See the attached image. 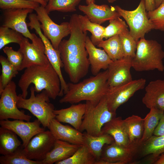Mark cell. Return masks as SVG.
<instances>
[{
	"mask_svg": "<svg viewBox=\"0 0 164 164\" xmlns=\"http://www.w3.org/2000/svg\"><path fill=\"white\" fill-rule=\"evenodd\" d=\"M69 22L70 37L61 41L58 50L64 70L71 82L75 83L87 75L90 66L85 48L87 32L82 31L78 15H72Z\"/></svg>",
	"mask_w": 164,
	"mask_h": 164,
	"instance_id": "1",
	"label": "cell"
},
{
	"mask_svg": "<svg viewBox=\"0 0 164 164\" xmlns=\"http://www.w3.org/2000/svg\"><path fill=\"white\" fill-rule=\"evenodd\" d=\"M31 84H34L36 92L45 90L50 98L53 100L60 96V80L50 63L47 66L35 65L26 68L18 83L23 98H26L28 89Z\"/></svg>",
	"mask_w": 164,
	"mask_h": 164,
	"instance_id": "2",
	"label": "cell"
},
{
	"mask_svg": "<svg viewBox=\"0 0 164 164\" xmlns=\"http://www.w3.org/2000/svg\"><path fill=\"white\" fill-rule=\"evenodd\" d=\"M108 73L107 70L80 82L68 83L67 91L60 103L73 104L84 101H98L107 94L109 89Z\"/></svg>",
	"mask_w": 164,
	"mask_h": 164,
	"instance_id": "3",
	"label": "cell"
},
{
	"mask_svg": "<svg viewBox=\"0 0 164 164\" xmlns=\"http://www.w3.org/2000/svg\"><path fill=\"white\" fill-rule=\"evenodd\" d=\"M164 51L161 45L154 40L140 39L137 43L135 54L132 60V67L141 72L157 70H164Z\"/></svg>",
	"mask_w": 164,
	"mask_h": 164,
	"instance_id": "4",
	"label": "cell"
},
{
	"mask_svg": "<svg viewBox=\"0 0 164 164\" xmlns=\"http://www.w3.org/2000/svg\"><path fill=\"white\" fill-rule=\"evenodd\" d=\"M85 104V112L79 130L92 135H100L102 134L103 126L116 117V113L109 109L106 95L98 101H87Z\"/></svg>",
	"mask_w": 164,
	"mask_h": 164,
	"instance_id": "5",
	"label": "cell"
},
{
	"mask_svg": "<svg viewBox=\"0 0 164 164\" xmlns=\"http://www.w3.org/2000/svg\"><path fill=\"white\" fill-rule=\"evenodd\" d=\"M30 96L28 99L18 95L17 106L19 108L26 109L35 116L41 122L43 127L48 128L51 121L55 118V108L50 102V98L45 90L35 94L34 87L30 88Z\"/></svg>",
	"mask_w": 164,
	"mask_h": 164,
	"instance_id": "6",
	"label": "cell"
},
{
	"mask_svg": "<svg viewBox=\"0 0 164 164\" xmlns=\"http://www.w3.org/2000/svg\"><path fill=\"white\" fill-rule=\"evenodd\" d=\"M142 143L141 141L127 145L117 144L114 142L105 144L103 148L100 159L95 164H127L136 163L140 155Z\"/></svg>",
	"mask_w": 164,
	"mask_h": 164,
	"instance_id": "7",
	"label": "cell"
},
{
	"mask_svg": "<svg viewBox=\"0 0 164 164\" xmlns=\"http://www.w3.org/2000/svg\"><path fill=\"white\" fill-rule=\"evenodd\" d=\"M114 7L120 16L126 21L131 35L137 42L145 38L146 34L154 29V26L147 16L145 0H140L137 8L132 11L123 9L118 5Z\"/></svg>",
	"mask_w": 164,
	"mask_h": 164,
	"instance_id": "8",
	"label": "cell"
},
{
	"mask_svg": "<svg viewBox=\"0 0 164 164\" xmlns=\"http://www.w3.org/2000/svg\"><path fill=\"white\" fill-rule=\"evenodd\" d=\"M34 10L36 12L37 19L41 23L40 27L43 33L50 40L53 48L58 50L62 39L71 33L70 22H63L60 25L56 24L49 16L45 7L42 5Z\"/></svg>",
	"mask_w": 164,
	"mask_h": 164,
	"instance_id": "9",
	"label": "cell"
},
{
	"mask_svg": "<svg viewBox=\"0 0 164 164\" xmlns=\"http://www.w3.org/2000/svg\"><path fill=\"white\" fill-rule=\"evenodd\" d=\"M31 41L30 43L28 38L24 37L19 44V50L23 56L20 71L33 66H47L50 63L41 39L34 33V37Z\"/></svg>",
	"mask_w": 164,
	"mask_h": 164,
	"instance_id": "10",
	"label": "cell"
},
{
	"mask_svg": "<svg viewBox=\"0 0 164 164\" xmlns=\"http://www.w3.org/2000/svg\"><path fill=\"white\" fill-rule=\"evenodd\" d=\"M29 22L27 26L30 29H34L43 41L45 47V53L50 64L58 73L61 82L60 96H63L67 91L68 85L63 78L61 68L63 67L60 53L59 50L55 49L50 40L43 33L40 27V23L37 19L36 14L31 13L29 15Z\"/></svg>",
	"mask_w": 164,
	"mask_h": 164,
	"instance_id": "11",
	"label": "cell"
},
{
	"mask_svg": "<svg viewBox=\"0 0 164 164\" xmlns=\"http://www.w3.org/2000/svg\"><path fill=\"white\" fill-rule=\"evenodd\" d=\"M16 88L15 84L12 80L0 94V120L12 119L30 121L32 118L24 111L19 109L17 106L19 96Z\"/></svg>",
	"mask_w": 164,
	"mask_h": 164,
	"instance_id": "12",
	"label": "cell"
},
{
	"mask_svg": "<svg viewBox=\"0 0 164 164\" xmlns=\"http://www.w3.org/2000/svg\"><path fill=\"white\" fill-rule=\"evenodd\" d=\"M146 80H132L120 85L109 87L106 96L109 109L116 113L117 109L126 102L137 91L143 89Z\"/></svg>",
	"mask_w": 164,
	"mask_h": 164,
	"instance_id": "13",
	"label": "cell"
},
{
	"mask_svg": "<svg viewBox=\"0 0 164 164\" xmlns=\"http://www.w3.org/2000/svg\"><path fill=\"white\" fill-rule=\"evenodd\" d=\"M56 140L50 130L36 134L24 148L26 156L29 159L42 162L52 149Z\"/></svg>",
	"mask_w": 164,
	"mask_h": 164,
	"instance_id": "14",
	"label": "cell"
},
{
	"mask_svg": "<svg viewBox=\"0 0 164 164\" xmlns=\"http://www.w3.org/2000/svg\"><path fill=\"white\" fill-rule=\"evenodd\" d=\"M41 125L37 119L32 122L18 119L0 121L1 127L12 131L21 138L24 148L34 136L45 130V128L41 127Z\"/></svg>",
	"mask_w": 164,
	"mask_h": 164,
	"instance_id": "15",
	"label": "cell"
},
{
	"mask_svg": "<svg viewBox=\"0 0 164 164\" xmlns=\"http://www.w3.org/2000/svg\"><path fill=\"white\" fill-rule=\"evenodd\" d=\"M33 10L29 8L3 10L2 26L14 30L32 40L34 33L29 31L26 19L28 14L32 13Z\"/></svg>",
	"mask_w": 164,
	"mask_h": 164,
	"instance_id": "16",
	"label": "cell"
},
{
	"mask_svg": "<svg viewBox=\"0 0 164 164\" xmlns=\"http://www.w3.org/2000/svg\"><path fill=\"white\" fill-rule=\"evenodd\" d=\"M132 58H123L112 62L108 69V83L109 87L117 86L132 80L130 72Z\"/></svg>",
	"mask_w": 164,
	"mask_h": 164,
	"instance_id": "17",
	"label": "cell"
},
{
	"mask_svg": "<svg viewBox=\"0 0 164 164\" xmlns=\"http://www.w3.org/2000/svg\"><path fill=\"white\" fill-rule=\"evenodd\" d=\"M85 48L93 75L97 74L102 69L106 70L108 69L113 61L104 50L96 47L87 36L85 40Z\"/></svg>",
	"mask_w": 164,
	"mask_h": 164,
	"instance_id": "18",
	"label": "cell"
},
{
	"mask_svg": "<svg viewBox=\"0 0 164 164\" xmlns=\"http://www.w3.org/2000/svg\"><path fill=\"white\" fill-rule=\"evenodd\" d=\"M56 140L81 145L84 144V133L74 128L64 125L54 118L48 128Z\"/></svg>",
	"mask_w": 164,
	"mask_h": 164,
	"instance_id": "19",
	"label": "cell"
},
{
	"mask_svg": "<svg viewBox=\"0 0 164 164\" xmlns=\"http://www.w3.org/2000/svg\"><path fill=\"white\" fill-rule=\"evenodd\" d=\"M79 9L92 22L100 25L105 21L120 17L114 7L107 5H98L92 3L87 5H80Z\"/></svg>",
	"mask_w": 164,
	"mask_h": 164,
	"instance_id": "20",
	"label": "cell"
},
{
	"mask_svg": "<svg viewBox=\"0 0 164 164\" xmlns=\"http://www.w3.org/2000/svg\"><path fill=\"white\" fill-rule=\"evenodd\" d=\"M142 102L147 108H155L164 111V80L151 81L145 87Z\"/></svg>",
	"mask_w": 164,
	"mask_h": 164,
	"instance_id": "21",
	"label": "cell"
},
{
	"mask_svg": "<svg viewBox=\"0 0 164 164\" xmlns=\"http://www.w3.org/2000/svg\"><path fill=\"white\" fill-rule=\"evenodd\" d=\"M86 109L85 103L73 104L66 108L55 110V118L60 122L69 124L79 130Z\"/></svg>",
	"mask_w": 164,
	"mask_h": 164,
	"instance_id": "22",
	"label": "cell"
},
{
	"mask_svg": "<svg viewBox=\"0 0 164 164\" xmlns=\"http://www.w3.org/2000/svg\"><path fill=\"white\" fill-rule=\"evenodd\" d=\"M80 145L56 140L52 149L42 161V164H55L67 159L71 156Z\"/></svg>",
	"mask_w": 164,
	"mask_h": 164,
	"instance_id": "23",
	"label": "cell"
},
{
	"mask_svg": "<svg viewBox=\"0 0 164 164\" xmlns=\"http://www.w3.org/2000/svg\"><path fill=\"white\" fill-rule=\"evenodd\" d=\"M102 133L109 134L117 144L127 145L130 143L124 120L121 117H115L105 124L101 129Z\"/></svg>",
	"mask_w": 164,
	"mask_h": 164,
	"instance_id": "24",
	"label": "cell"
},
{
	"mask_svg": "<svg viewBox=\"0 0 164 164\" xmlns=\"http://www.w3.org/2000/svg\"><path fill=\"white\" fill-rule=\"evenodd\" d=\"M84 133V144L96 159H100L103 148L105 144L114 142L110 135L104 133L98 136L92 135L85 132Z\"/></svg>",
	"mask_w": 164,
	"mask_h": 164,
	"instance_id": "25",
	"label": "cell"
},
{
	"mask_svg": "<svg viewBox=\"0 0 164 164\" xmlns=\"http://www.w3.org/2000/svg\"><path fill=\"white\" fill-rule=\"evenodd\" d=\"M164 154V135H153L142 143L140 156L149 157V162L154 163L160 155Z\"/></svg>",
	"mask_w": 164,
	"mask_h": 164,
	"instance_id": "26",
	"label": "cell"
},
{
	"mask_svg": "<svg viewBox=\"0 0 164 164\" xmlns=\"http://www.w3.org/2000/svg\"><path fill=\"white\" fill-rule=\"evenodd\" d=\"M17 135L13 132L2 127L0 128V154H9L22 145Z\"/></svg>",
	"mask_w": 164,
	"mask_h": 164,
	"instance_id": "27",
	"label": "cell"
},
{
	"mask_svg": "<svg viewBox=\"0 0 164 164\" xmlns=\"http://www.w3.org/2000/svg\"><path fill=\"white\" fill-rule=\"evenodd\" d=\"M130 143L141 141L144 132L143 119L132 115L124 120Z\"/></svg>",
	"mask_w": 164,
	"mask_h": 164,
	"instance_id": "28",
	"label": "cell"
},
{
	"mask_svg": "<svg viewBox=\"0 0 164 164\" xmlns=\"http://www.w3.org/2000/svg\"><path fill=\"white\" fill-rule=\"evenodd\" d=\"M97 46L99 47L103 48L113 61L124 57L123 51L119 35H114L105 40H103Z\"/></svg>",
	"mask_w": 164,
	"mask_h": 164,
	"instance_id": "29",
	"label": "cell"
},
{
	"mask_svg": "<svg viewBox=\"0 0 164 164\" xmlns=\"http://www.w3.org/2000/svg\"><path fill=\"white\" fill-rule=\"evenodd\" d=\"M164 111L155 108L150 109L149 112L143 119L144 132L141 142L143 143L153 135L154 132L157 126Z\"/></svg>",
	"mask_w": 164,
	"mask_h": 164,
	"instance_id": "30",
	"label": "cell"
},
{
	"mask_svg": "<svg viewBox=\"0 0 164 164\" xmlns=\"http://www.w3.org/2000/svg\"><path fill=\"white\" fill-rule=\"evenodd\" d=\"M80 26L83 32L89 31L91 34V39L97 46L103 40V35L105 27L101 25L91 22L86 15H78Z\"/></svg>",
	"mask_w": 164,
	"mask_h": 164,
	"instance_id": "31",
	"label": "cell"
},
{
	"mask_svg": "<svg viewBox=\"0 0 164 164\" xmlns=\"http://www.w3.org/2000/svg\"><path fill=\"white\" fill-rule=\"evenodd\" d=\"M96 160L87 147L82 145L71 156L55 164H95Z\"/></svg>",
	"mask_w": 164,
	"mask_h": 164,
	"instance_id": "32",
	"label": "cell"
},
{
	"mask_svg": "<svg viewBox=\"0 0 164 164\" xmlns=\"http://www.w3.org/2000/svg\"><path fill=\"white\" fill-rule=\"evenodd\" d=\"M22 145L13 152L0 157L1 164H42L41 161L29 159L26 156Z\"/></svg>",
	"mask_w": 164,
	"mask_h": 164,
	"instance_id": "33",
	"label": "cell"
},
{
	"mask_svg": "<svg viewBox=\"0 0 164 164\" xmlns=\"http://www.w3.org/2000/svg\"><path fill=\"white\" fill-rule=\"evenodd\" d=\"M0 63L2 66V73L0 76V94L18 73V71L2 55L0 56Z\"/></svg>",
	"mask_w": 164,
	"mask_h": 164,
	"instance_id": "34",
	"label": "cell"
},
{
	"mask_svg": "<svg viewBox=\"0 0 164 164\" xmlns=\"http://www.w3.org/2000/svg\"><path fill=\"white\" fill-rule=\"evenodd\" d=\"M81 0H49L45 7L48 14L53 11L73 12Z\"/></svg>",
	"mask_w": 164,
	"mask_h": 164,
	"instance_id": "35",
	"label": "cell"
},
{
	"mask_svg": "<svg viewBox=\"0 0 164 164\" xmlns=\"http://www.w3.org/2000/svg\"><path fill=\"white\" fill-rule=\"evenodd\" d=\"M24 36L19 32L7 27H0V49L8 44L15 43L19 45Z\"/></svg>",
	"mask_w": 164,
	"mask_h": 164,
	"instance_id": "36",
	"label": "cell"
},
{
	"mask_svg": "<svg viewBox=\"0 0 164 164\" xmlns=\"http://www.w3.org/2000/svg\"><path fill=\"white\" fill-rule=\"evenodd\" d=\"M124 53V57L133 59L135 55L137 43L128 29L119 35Z\"/></svg>",
	"mask_w": 164,
	"mask_h": 164,
	"instance_id": "37",
	"label": "cell"
},
{
	"mask_svg": "<svg viewBox=\"0 0 164 164\" xmlns=\"http://www.w3.org/2000/svg\"><path fill=\"white\" fill-rule=\"evenodd\" d=\"M109 25L105 28L103 38L107 39L114 35H119L128 29L125 21L120 17L111 19L109 20Z\"/></svg>",
	"mask_w": 164,
	"mask_h": 164,
	"instance_id": "38",
	"label": "cell"
},
{
	"mask_svg": "<svg viewBox=\"0 0 164 164\" xmlns=\"http://www.w3.org/2000/svg\"><path fill=\"white\" fill-rule=\"evenodd\" d=\"M39 6L37 2L27 0H0V8L3 10L27 8L34 10Z\"/></svg>",
	"mask_w": 164,
	"mask_h": 164,
	"instance_id": "39",
	"label": "cell"
},
{
	"mask_svg": "<svg viewBox=\"0 0 164 164\" xmlns=\"http://www.w3.org/2000/svg\"><path fill=\"white\" fill-rule=\"evenodd\" d=\"M147 16L154 29L164 31V0L158 8L147 12Z\"/></svg>",
	"mask_w": 164,
	"mask_h": 164,
	"instance_id": "40",
	"label": "cell"
},
{
	"mask_svg": "<svg viewBox=\"0 0 164 164\" xmlns=\"http://www.w3.org/2000/svg\"><path fill=\"white\" fill-rule=\"evenodd\" d=\"M4 53L7 56V59L18 71H20V68L23 59L22 53L19 50L16 51L11 47L5 46L3 48Z\"/></svg>",
	"mask_w": 164,
	"mask_h": 164,
	"instance_id": "41",
	"label": "cell"
},
{
	"mask_svg": "<svg viewBox=\"0 0 164 164\" xmlns=\"http://www.w3.org/2000/svg\"><path fill=\"white\" fill-rule=\"evenodd\" d=\"M153 135L157 136L164 135V114L161 117L154 132Z\"/></svg>",
	"mask_w": 164,
	"mask_h": 164,
	"instance_id": "42",
	"label": "cell"
},
{
	"mask_svg": "<svg viewBox=\"0 0 164 164\" xmlns=\"http://www.w3.org/2000/svg\"><path fill=\"white\" fill-rule=\"evenodd\" d=\"M145 2L147 12L152 11L155 9L154 0H145Z\"/></svg>",
	"mask_w": 164,
	"mask_h": 164,
	"instance_id": "43",
	"label": "cell"
},
{
	"mask_svg": "<svg viewBox=\"0 0 164 164\" xmlns=\"http://www.w3.org/2000/svg\"><path fill=\"white\" fill-rule=\"evenodd\" d=\"M153 164H164V154L159 157Z\"/></svg>",
	"mask_w": 164,
	"mask_h": 164,
	"instance_id": "44",
	"label": "cell"
},
{
	"mask_svg": "<svg viewBox=\"0 0 164 164\" xmlns=\"http://www.w3.org/2000/svg\"><path fill=\"white\" fill-rule=\"evenodd\" d=\"M29 1L35 2H37L44 7H45L47 3L45 2L43 0H27Z\"/></svg>",
	"mask_w": 164,
	"mask_h": 164,
	"instance_id": "45",
	"label": "cell"
},
{
	"mask_svg": "<svg viewBox=\"0 0 164 164\" xmlns=\"http://www.w3.org/2000/svg\"><path fill=\"white\" fill-rule=\"evenodd\" d=\"M164 0H154L155 9L158 8Z\"/></svg>",
	"mask_w": 164,
	"mask_h": 164,
	"instance_id": "46",
	"label": "cell"
},
{
	"mask_svg": "<svg viewBox=\"0 0 164 164\" xmlns=\"http://www.w3.org/2000/svg\"><path fill=\"white\" fill-rule=\"evenodd\" d=\"M86 3L87 5L92 3H94L95 0H86Z\"/></svg>",
	"mask_w": 164,
	"mask_h": 164,
	"instance_id": "47",
	"label": "cell"
},
{
	"mask_svg": "<svg viewBox=\"0 0 164 164\" xmlns=\"http://www.w3.org/2000/svg\"><path fill=\"white\" fill-rule=\"evenodd\" d=\"M108 2L110 3H113L117 0H107Z\"/></svg>",
	"mask_w": 164,
	"mask_h": 164,
	"instance_id": "48",
	"label": "cell"
},
{
	"mask_svg": "<svg viewBox=\"0 0 164 164\" xmlns=\"http://www.w3.org/2000/svg\"><path fill=\"white\" fill-rule=\"evenodd\" d=\"M45 2H46L47 3H48V2H49V0H43Z\"/></svg>",
	"mask_w": 164,
	"mask_h": 164,
	"instance_id": "49",
	"label": "cell"
}]
</instances>
